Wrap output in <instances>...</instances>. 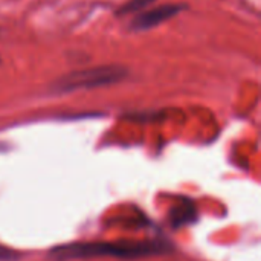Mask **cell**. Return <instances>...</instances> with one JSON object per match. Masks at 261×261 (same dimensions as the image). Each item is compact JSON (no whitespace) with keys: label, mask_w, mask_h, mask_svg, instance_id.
I'll return each instance as SVG.
<instances>
[{"label":"cell","mask_w":261,"mask_h":261,"mask_svg":"<svg viewBox=\"0 0 261 261\" xmlns=\"http://www.w3.org/2000/svg\"><path fill=\"white\" fill-rule=\"evenodd\" d=\"M127 69L119 64H106L95 66L84 70H75L69 75L61 76L54 83V90L60 93L75 92V90H87L96 87L112 86L115 83L122 81L127 76Z\"/></svg>","instance_id":"7a4b0ae2"},{"label":"cell","mask_w":261,"mask_h":261,"mask_svg":"<svg viewBox=\"0 0 261 261\" xmlns=\"http://www.w3.org/2000/svg\"><path fill=\"white\" fill-rule=\"evenodd\" d=\"M18 257L20 255L15 251H12V249H9L6 246H2L0 245V261H15Z\"/></svg>","instance_id":"8992f818"},{"label":"cell","mask_w":261,"mask_h":261,"mask_svg":"<svg viewBox=\"0 0 261 261\" xmlns=\"http://www.w3.org/2000/svg\"><path fill=\"white\" fill-rule=\"evenodd\" d=\"M171 252V246L161 242H81L57 246L49 251L55 261L83 260L95 257H116L136 260Z\"/></svg>","instance_id":"6da1fadb"},{"label":"cell","mask_w":261,"mask_h":261,"mask_svg":"<svg viewBox=\"0 0 261 261\" xmlns=\"http://www.w3.org/2000/svg\"><path fill=\"white\" fill-rule=\"evenodd\" d=\"M185 9H187L185 3H167V5L156 6L150 11H144V12L138 14L132 21V29H135V31L153 29V28L162 24L164 21L173 18L174 15L180 14Z\"/></svg>","instance_id":"3957f363"},{"label":"cell","mask_w":261,"mask_h":261,"mask_svg":"<svg viewBox=\"0 0 261 261\" xmlns=\"http://www.w3.org/2000/svg\"><path fill=\"white\" fill-rule=\"evenodd\" d=\"M168 219L174 228H180L197 222V210L194 202L190 199H182L171 208Z\"/></svg>","instance_id":"277c9868"},{"label":"cell","mask_w":261,"mask_h":261,"mask_svg":"<svg viewBox=\"0 0 261 261\" xmlns=\"http://www.w3.org/2000/svg\"><path fill=\"white\" fill-rule=\"evenodd\" d=\"M154 0H130L128 3H125L118 14H127V12H136V11H141L142 8H145L147 5L153 3Z\"/></svg>","instance_id":"5b68a950"}]
</instances>
